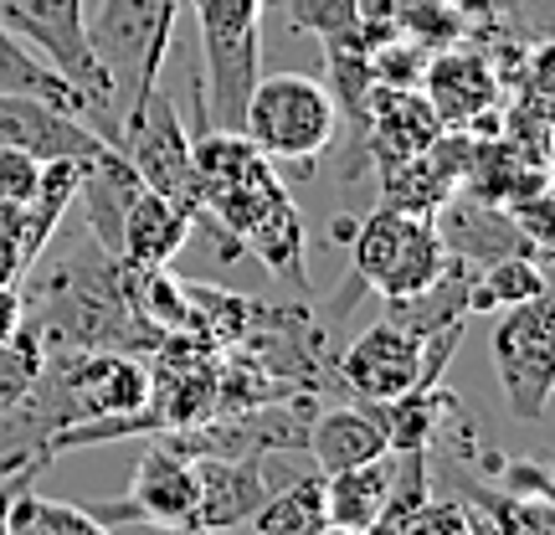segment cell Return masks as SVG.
Segmentation results:
<instances>
[{
	"mask_svg": "<svg viewBox=\"0 0 555 535\" xmlns=\"http://www.w3.org/2000/svg\"><path fill=\"white\" fill-rule=\"evenodd\" d=\"M21 324H26V298H21V289H5V283H0V345L16 340Z\"/></svg>",
	"mask_w": 555,
	"mask_h": 535,
	"instance_id": "obj_30",
	"label": "cell"
},
{
	"mask_svg": "<svg viewBox=\"0 0 555 535\" xmlns=\"http://www.w3.org/2000/svg\"><path fill=\"white\" fill-rule=\"evenodd\" d=\"M196 458V515L191 531L221 535L237 531L258 515V505L268 499V469L262 458H221V454H191Z\"/></svg>",
	"mask_w": 555,
	"mask_h": 535,
	"instance_id": "obj_13",
	"label": "cell"
},
{
	"mask_svg": "<svg viewBox=\"0 0 555 535\" xmlns=\"http://www.w3.org/2000/svg\"><path fill=\"white\" fill-rule=\"evenodd\" d=\"M463 495L494 525V535H555L551 495H515V489H489V484H463Z\"/></svg>",
	"mask_w": 555,
	"mask_h": 535,
	"instance_id": "obj_26",
	"label": "cell"
},
{
	"mask_svg": "<svg viewBox=\"0 0 555 535\" xmlns=\"http://www.w3.org/2000/svg\"><path fill=\"white\" fill-rule=\"evenodd\" d=\"M258 535H319L330 525L324 510V474H294L288 484H273L258 515L247 520Z\"/></svg>",
	"mask_w": 555,
	"mask_h": 535,
	"instance_id": "obj_21",
	"label": "cell"
},
{
	"mask_svg": "<svg viewBox=\"0 0 555 535\" xmlns=\"http://www.w3.org/2000/svg\"><path fill=\"white\" fill-rule=\"evenodd\" d=\"M468 160H474V139L448 129V135L437 139V144H427L422 155L380 165V170H386V201L401 206V212H416V217H437V212L463 191Z\"/></svg>",
	"mask_w": 555,
	"mask_h": 535,
	"instance_id": "obj_11",
	"label": "cell"
},
{
	"mask_svg": "<svg viewBox=\"0 0 555 535\" xmlns=\"http://www.w3.org/2000/svg\"><path fill=\"white\" fill-rule=\"evenodd\" d=\"M365 129H371V155L380 165H397L406 155H422L427 144L448 135L437 109L422 88H397V82H371L365 93Z\"/></svg>",
	"mask_w": 555,
	"mask_h": 535,
	"instance_id": "obj_15",
	"label": "cell"
},
{
	"mask_svg": "<svg viewBox=\"0 0 555 535\" xmlns=\"http://www.w3.org/2000/svg\"><path fill=\"white\" fill-rule=\"evenodd\" d=\"M371 412H376L391 454H433L442 422L457 417V397L442 381H433V386H412L391 402H371Z\"/></svg>",
	"mask_w": 555,
	"mask_h": 535,
	"instance_id": "obj_19",
	"label": "cell"
},
{
	"mask_svg": "<svg viewBox=\"0 0 555 535\" xmlns=\"http://www.w3.org/2000/svg\"><path fill=\"white\" fill-rule=\"evenodd\" d=\"M180 0H99L88 11V41L99 58L103 78H108V103H114V124L134 129L150 93L159 88V67L170 58V37H176Z\"/></svg>",
	"mask_w": 555,
	"mask_h": 535,
	"instance_id": "obj_1",
	"label": "cell"
},
{
	"mask_svg": "<svg viewBox=\"0 0 555 535\" xmlns=\"http://www.w3.org/2000/svg\"><path fill=\"white\" fill-rule=\"evenodd\" d=\"M41 366H47V345L37 340V330L21 324V335L0 345V417L16 412L21 402H26V392L41 377Z\"/></svg>",
	"mask_w": 555,
	"mask_h": 535,
	"instance_id": "obj_27",
	"label": "cell"
},
{
	"mask_svg": "<svg viewBox=\"0 0 555 535\" xmlns=\"http://www.w3.org/2000/svg\"><path fill=\"white\" fill-rule=\"evenodd\" d=\"M206 58L211 129H242V109L262 78V5L268 0H191Z\"/></svg>",
	"mask_w": 555,
	"mask_h": 535,
	"instance_id": "obj_5",
	"label": "cell"
},
{
	"mask_svg": "<svg viewBox=\"0 0 555 535\" xmlns=\"http://www.w3.org/2000/svg\"><path fill=\"white\" fill-rule=\"evenodd\" d=\"M159 535H206V531H159Z\"/></svg>",
	"mask_w": 555,
	"mask_h": 535,
	"instance_id": "obj_32",
	"label": "cell"
},
{
	"mask_svg": "<svg viewBox=\"0 0 555 535\" xmlns=\"http://www.w3.org/2000/svg\"><path fill=\"white\" fill-rule=\"evenodd\" d=\"M391 474H397V458L391 454L371 458V463H356V469H339V474H324V510H330V525L365 531V525L386 510Z\"/></svg>",
	"mask_w": 555,
	"mask_h": 535,
	"instance_id": "obj_20",
	"label": "cell"
},
{
	"mask_svg": "<svg viewBox=\"0 0 555 535\" xmlns=\"http://www.w3.org/2000/svg\"><path fill=\"white\" fill-rule=\"evenodd\" d=\"M119 155L134 165V176L144 180V191H155V196L176 201V206L191 221H206V212H201V196H196L191 135H185V124H180L170 93H159V88L150 93V103H144L139 124H134V129H124Z\"/></svg>",
	"mask_w": 555,
	"mask_h": 535,
	"instance_id": "obj_7",
	"label": "cell"
},
{
	"mask_svg": "<svg viewBox=\"0 0 555 535\" xmlns=\"http://www.w3.org/2000/svg\"><path fill=\"white\" fill-rule=\"evenodd\" d=\"M304 454L314 458V474H339V469H356V463L391 454V443L380 433L371 402H350V407L314 412L309 437H304Z\"/></svg>",
	"mask_w": 555,
	"mask_h": 535,
	"instance_id": "obj_18",
	"label": "cell"
},
{
	"mask_svg": "<svg viewBox=\"0 0 555 535\" xmlns=\"http://www.w3.org/2000/svg\"><path fill=\"white\" fill-rule=\"evenodd\" d=\"M335 129V93L309 73H262L247 93V109H242V135L268 160L304 165V170H314V160L330 150Z\"/></svg>",
	"mask_w": 555,
	"mask_h": 535,
	"instance_id": "obj_3",
	"label": "cell"
},
{
	"mask_svg": "<svg viewBox=\"0 0 555 535\" xmlns=\"http://www.w3.org/2000/svg\"><path fill=\"white\" fill-rule=\"evenodd\" d=\"M339 381L360 402H391L401 392H412V386H433L427 381V340L391 315L376 319L339 356Z\"/></svg>",
	"mask_w": 555,
	"mask_h": 535,
	"instance_id": "obj_9",
	"label": "cell"
},
{
	"mask_svg": "<svg viewBox=\"0 0 555 535\" xmlns=\"http://www.w3.org/2000/svg\"><path fill=\"white\" fill-rule=\"evenodd\" d=\"M448 263L453 258L442 247L437 221L401 212L391 201H380L376 212L356 227V242H350V273L365 289H376L386 304L433 289L437 278L448 273Z\"/></svg>",
	"mask_w": 555,
	"mask_h": 535,
	"instance_id": "obj_4",
	"label": "cell"
},
{
	"mask_svg": "<svg viewBox=\"0 0 555 535\" xmlns=\"http://www.w3.org/2000/svg\"><path fill=\"white\" fill-rule=\"evenodd\" d=\"M319 535H360V531H345V525H324Z\"/></svg>",
	"mask_w": 555,
	"mask_h": 535,
	"instance_id": "obj_31",
	"label": "cell"
},
{
	"mask_svg": "<svg viewBox=\"0 0 555 535\" xmlns=\"http://www.w3.org/2000/svg\"><path fill=\"white\" fill-rule=\"evenodd\" d=\"M139 191H144V180L134 176V165H129L119 150H103L99 160L82 165L73 206H78V217H82V232L99 242L103 253H119L124 212H129V201H134Z\"/></svg>",
	"mask_w": 555,
	"mask_h": 535,
	"instance_id": "obj_17",
	"label": "cell"
},
{
	"mask_svg": "<svg viewBox=\"0 0 555 535\" xmlns=\"http://www.w3.org/2000/svg\"><path fill=\"white\" fill-rule=\"evenodd\" d=\"M41 186V160L21 150H0V201H31Z\"/></svg>",
	"mask_w": 555,
	"mask_h": 535,
	"instance_id": "obj_28",
	"label": "cell"
},
{
	"mask_svg": "<svg viewBox=\"0 0 555 535\" xmlns=\"http://www.w3.org/2000/svg\"><path fill=\"white\" fill-rule=\"evenodd\" d=\"M0 150H21V155L47 165V160H99L114 144L93 135L62 103L31 99V93H5L0 99Z\"/></svg>",
	"mask_w": 555,
	"mask_h": 535,
	"instance_id": "obj_10",
	"label": "cell"
},
{
	"mask_svg": "<svg viewBox=\"0 0 555 535\" xmlns=\"http://www.w3.org/2000/svg\"><path fill=\"white\" fill-rule=\"evenodd\" d=\"M551 294L545 283V268L540 258H499L483 263V273L468 278V315H499L509 304H525V298Z\"/></svg>",
	"mask_w": 555,
	"mask_h": 535,
	"instance_id": "obj_25",
	"label": "cell"
},
{
	"mask_svg": "<svg viewBox=\"0 0 555 535\" xmlns=\"http://www.w3.org/2000/svg\"><path fill=\"white\" fill-rule=\"evenodd\" d=\"M196 221L180 212L176 201L155 196V191H139L124 212V227H119V253L114 258L129 268V273H155V268H170L176 253L191 242Z\"/></svg>",
	"mask_w": 555,
	"mask_h": 535,
	"instance_id": "obj_16",
	"label": "cell"
},
{
	"mask_svg": "<svg viewBox=\"0 0 555 535\" xmlns=\"http://www.w3.org/2000/svg\"><path fill=\"white\" fill-rule=\"evenodd\" d=\"M494 371L504 386V407L519 422H540L555 392V304L551 294L499 309L494 324Z\"/></svg>",
	"mask_w": 555,
	"mask_h": 535,
	"instance_id": "obj_6",
	"label": "cell"
},
{
	"mask_svg": "<svg viewBox=\"0 0 555 535\" xmlns=\"http://www.w3.org/2000/svg\"><path fill=\"white\" fill-rule=\"evenodd\" d=\"M191 515H196V458L180 443H170V433L139 454L129 495L99 510V520L114 531L129 520L150 525V531H191Z\"/></svg>",
	"mask_w": 555,
	"mask_h": 535,
	"instance_id": "obj_8",
	"label": "cell"
},
{
	"mask_svg": "<svg viewBox=\"0 0 555 535\" xmlns=\"http://www.w3.org/2000/svg\"><path fill=\"white\" fill-rule=\"evenodd\" d=\"M242 247H253L278 278H288L294 289H309V273H304V217H298L294 196L273 201V212L242 238Z\"/></svg>",
	"mask_w": 555,
	"mask_h": 535,
	"instance_id": "obj_24",
	"label": "cell"
},
{
	"mask_svg": "<svg viewBox=\"0 0 555 535\" xmlns=\"http://www.w3.org/2000/svg\"><path fill=\"white\" fill-rule=\"evenodd\" d=\"M433 221H437V232H442L448 258L463 263V268H474V263L483 268V263H499V258H545L535 242L519 232V221L504 206H489V201L463 196V191Z\"/></svg>",
	"mask_w": 555,
	"mask_h": 535,
	"instance_id": "obj_12",
	"label": "cell"
},
{
	"mask_svg": "<svg viewBox=\"0 0 555 535\" xmlns=\"http://www.w3.org/2000/svg\"><path fill=\"white\" fill-rule=\"evenodd\" d=\"M5 93H31V99H52L62 109H73L82 124H88V109H82L78 88L62 78L57 67H47V62L26 47V41L11 31V26H0V99Z\"/></svg>",
	"mask_w": 555,
	"mask_h": 535,
	"instance_id": "obj_22",
	"label": "cell"
},
{
	"mask_svg": "<svg viewBox=\"0 0 555 535\" xmlns=\"http://www.w3.org/2000/svg\"><path fill=\"white\" fill-rule=\"evenodd\" d=\"M416 88H422L427 103L437 109L442 129H457V135H468L483 114H499V73L489 67V58L463 52V47L427 58Z\"/></svg>",
	"mask_w": 555,
	"mask_h": 535,
	"instance_id": "obj_14",
	"label": "cell"
},
{
	"mask_svg": "<svg viewBox=\"0 0 555 535\" xmlns=\"http://www.w3.org/2000/svg\"><path fill=\"white\" fill-rule=\"evenodd\" d=\"M0 26H11L47 67H57L78 88L82 109H88V129L119 150L108 78H103L93 41H88V0H0Z\"/></svg>",
	"mask_w": 555,
	"mask_h": 535,
	"instance_id": "obj_2",
	"label": "cell"
},
{
	"mask_svg": "<svg viewBox=\"0 0 555 535\" xmlns=\"http://www.w3.org/2000/svg\"><path fill=\"white\" fill-rule=\"evenodd\" d=\"M5 535H119V531L103 525V520L93 515V510H82V505L37 495L31 484H21L16 495H11V505H5Z\"/></svg>",
	"mask_w": 555,
	"mask_h": 535,
	"instance_id": "obj_23",
	"label": "cell"
},
{
	"mask_svg": "<svg viewBox=\"0 0 555 535\" xmlns=\"http://www.w3.org/2000/svg\"><path fill=\"white\" fill-rule=\"evenodd\" d=\"M499 474H504V489H515V495H555V489H551V474H545V463L515 458V463H499Z\"/></svg>",
	"mask_w": 555,
	"mask_h": 535,
	"instance_id": "obj_29",
	"label": "cell"
}]
</instances>
